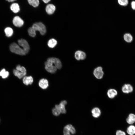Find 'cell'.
I'll return each mask as SVG.
<instances>
[{
	"label": "cell",
	"instance_id": "obj_30",
	"mask_svg": "<svg viewBox=\"0 0 135 135\" xmlns=\"http://www.w3.org/2000/svg\"><path fill=\"white\" fill-rule=\"evenodd\" d=\"M116 135H126V132L120 130H117L116 132Z\"/></svg>",
	"mask_w": 135,
	"mask_h": 135
},
{
	"label": "cell",
	"instance_id": "obj_17",
	"mask_svg": "<svg viewBox=\"0 0 135 135\" xmlns=\"http://www.w3.org/2000/svg\"><path fill=\"white\" fill-rule=\"evenodd\" d=\"M67 103V102L66 100H63L61 101L60 104L58 105L61 113L65 114L66 113V110L65 108V106Z\"/></svg>",
	"mask_w": 135,
	"mask_h": 135
},
{
	"label": "cell",
	"instance_id": "obj_8",
	"mask_svg": "<svg viewBox=\"0 0 135 135\" xmlns=\"http://www.w3.org/2000/svg\"><path fill=\"white\" fill-rule=\"evenodd\" d=\"M47 60L54 64L57 69H59L62 68V63L59 59L54 57H50L48 58Z\"/></svg>",
	"mask_w": 135,
	"mask_h": 135
},
{
	"label": "cell",
	"instance_id": "obj_28",
	"mask_svg": "<svg viewBox=\"0 0 135 135\" xmlns=\"http://www.w3.org/2000/svg\"><path fill=\"white\" fill-rule=\"evenodd\" d=\"M64 135H72L70 131L66 126H65L63 130Z\"/></svg>",
	"mask_w": 135,
	"mask_h": 135
},
{
	"label": "cell",
	"instance_id": "obj_21",
	"mask_svg": "<svg viewBox=\"0 0 135 135\" xmlns=\"http://www.w3.org/2000/svg\"><path fill=\"white\" fill-rule=\"evenodd\" d=\"M6 36L8 37H10L12 35L13 30L10 27H7L4 30Z\"/></svg>",
	"mask_w": 135,
	"mask_h": 135
},
{
	"label": "cell",
	"instance_id": "obj_20",
	"mask_svg": "<svg viewBox=\"0 0 135 135\" xmlns=\"http://www.w3.org/2000/svg\"><path fill=\"white\" fill-rule=\"evenodd\" d=\"M57 43L56 40L52 38L48 40V45L50 48H52L56 46Z\"/></svg>",
	"mask_w": 135,
	"mask_h": 135
},
{
	"label": "cell",
	"instance_id": "obj_24",
	"mask_svg": "<svg viewBox=\"0 0 135 135\" xmlns=\"http://www.w3.org/2000/svg\"><path fill=\"white\" fill-rule=\"evenodd\" d=\"M9 73L8 71H6L5 69H3L0 72V76L3 78H5L8 77Z\"/></svg>",
	"mask_w": 135,
	"mask_h": 135
},
{
	"label": "cell",
	"instance_id": "obj_13",
	"mask_svg": "<svg viewBox=\"0 0 135 135\" xmlns=\"http://www.w3.org/2000/svg\"><path fill=\"white\" fill-rule=\"evenodd\" d=\"M117 91L114 89H110L108 90L107 94L109 98L112 99L114 98L118 94Z\"/></svg>",
	"mask_w": 135,
	"mask_h": 135
},
{
	"label": "cell",
	"instance_id": "obj_27",
	"mask_svg": "<svg viewBox=\"0 0 135 135\" xmlns=\"http://www.w3.org/2000/svg\"><path fill=\"white\" fill-rule=\"evenodd\" d=\"M118 4L123 6H126L128 3V0H117Z\"/></svg>",
	"mask_w": 135,
	"mask_h": 135
},
{
	"label": "cell",
	"instance_id": "obj_29",
	"mask_svg": "<svg viewBox=\"0 0 135 135\" xmlns=\"http://www.w3.org/2000/svg\"><path fill=\"white\" fill-rule=\"evenodd\" d=\"M81 51L78 50L76 51L75 53L74 56L75 58L77 60H80V56Z\"/></svg>",
	"mask_w": 135,
	"mask_h": 135
},
{
	"label": "cell",
	"instance_id": "obj_10",
	"mask_svg": "<svg viewBox=\"0 0 135 135\" xmlns=\"http://www.w3.org/2000/svg\"><path fill=\"white\" fill-rule=\"evenodd\" d=\"M56 9L55 6L52 4H49L47 5L45 8L46 13L49 15L53 14L55 11Z\"/></svg>",
	"mask_w": 135,
	"mask_h": 135
},
{
	"label": "cell",
	"instance_id": "obj_3",
	"mask_svg": "<svg viewBox=\"0 0 135 135\" xmlns=\"http://www.w3.org/2000/svg\"><path fill=\"white\" fill-rule=\"evenodd\" d=\"M45 69L48 72L53 74L56 72L57 69L53 62L47 60L45 63Z\"/></svg>",
	"mask_w": 135,
	"mask_h": 135
},
{
	"label": "cell",
	"instance_id": "obj_15",
	"mask_svg": "<svg viewBox=\"0 0 135 135\" xmlns=\"http://www.w3.org/2000/svg\"><path fill=\"white\" fill-rule=\"evenodd\" d=\"M22 81L24 84L28 85L32 84L33 82V79L31 76H25L24 77Z\"/></svg>",
	"mask_w": 135,
	"mask_h": 135
},
{
	"label": "cell",
	"instance_id": "obj_7",
	"mask_svg": "<svg viewBox=\"0 0 135 135\" xmlns=\"http://www.w3.org/2000/svg\"><path fill=\"white\" fill-rule=\"evenodd\" d=\"M12 22L14 25L17 27H21L24 24V21L18 16H16L14 18Z\"/></svg>",
	"mask_w": 135,
	"mask_h": 135
},
{
	"label": "cell",
	"instance_id": "obj_2",
	"mask_svg": "<svg viewBox=\"0 0 135 135\" xmlns=\"http://www.w3.org/2000/svg\"><path fill=\"white\" fill-rule=\"evenodd\" d=\"M36 31H38L42 35L45 34L46 30L45 26L42 22H39L34 24L32 26Z\"/></svg>",
	"mask_w": 135,
	"mask_h": 135
},
{
	"label": "cell",
	"instance_id": "obj_25",
	"mask_svg": "<svg viewBox=\"0 0 135 135\" xmlns=\"http://www.w3.org/2000/svg\"><path fill=\"white\" fill-rule=\"evenodd\" d=\"M28 32L29 35L31 36L34 37L36 36V31L32 27L28 28Z\"/></svg>",
	"mask_w": 135,
	"mask_h": 135
},
{
	"label": "cell",
	"instance_id": "obj_33",
	"mask_svg": "<svg viewBox=\"0 0 135 135\" xmlns=\"http://www.w3.org/2000/svg\"><path fill=\"white\" fill-rule=\"evenodd\" d=\"M45 3H47L49 2L51 0H42Z\"/></svg>",
	"mask_w": 135,
	"mask_h": 135
},
{
	"label": "cell",
	"instance_id": "obj_11",
	"mask_svg": "<svg viewBox=\"0 0 135 135\" xmlns=\"http://www.w3.org/2000/svg\"><path fill=\"white\" fill-rule=\"evenodd\" d=\"M126 132L128 135L135 134V126L134 124L129 125L127 128Z\"/></svg>",
	"mask_w": 135,
	"mask_h": 135
},
{
	"label": "cell",
	"instance_id": "obj_32",
	"mask_svg": "<svg viewBox=\"0 0 135 135\" xmlns=\"http://www.w3.org/2000/svg\"><path fill=\"white\" fill-rule=\"evenodd\" d=\"M131 6L133 10H135V1H133L132 2Z\"/></svg>",
	"mask_w": 135,
	"mask_h": 135
},
{
	"label": "cell",
	"instance_id": "obj_19",
	"mask_svg": "<svg viewBox=\"0 0 135 135\" xmlns=\"http://www.w3.org/2000/svg\"><path fill=\"white\" fill-rule=\"evenodd\" d=\"M52 112L53 115L56 116H58L61 113V111L58 105L55 106V108L52 109Z\"/></svg>",
	"mask_w": 135,
	"mask_h": 135
},
{
	"label": "cell",
	"instance_id": "obj_18",
	"mask_svg": "<svg viewBox=\"0 0 135 135\" xmlns=\"http://www.w3.org/2000/svg\"><path fill=\"white\" fill-rule=\"evenodd\" d=\"M124 38L125 41L128 42H131L133 40L132 36L129 33L125 34L124 36Z\"/></svg>",
	"mask_w": 135,
	"mask_h": 135
},
{
	"label": "cell",
	"instance_id": "obj_31",
	"mask_svg": "<svg viewBox=\"0 0 135 135\" xmlns=\"http://www.w3.org/2000/svg\"><path fill=\"white\" fill-rule=\"evenodd\" d=\"M86 54L83 51H81L80 59V60H83L85 59L86 58Z\"/></svg>",
	"mask_w": 135,
	"mask_h": 135
},
{
	"label": "cell",
	"instance_id": "obj_1",
	"mask_svg": "<svg viewBox=\"0 0 135 135\" xmlns=\"http://www.w3.org/2000/svg\"><path fill=\"white\" fill-rule=\"evenodd\" d=\"M10 51L12 52L21 55H24L26 54L20 46L16 43H13L10 45Z\"/></svg>",
	"mask_w": 135,
	"mask_h": 135
},
{
	"label": "cell",
	"instance_id": "obj_12",
	"mask_svg": "<svg viewBox=\"0 0 135 135\" xmlns=\"http://www.w3.org/2000/svg\"><path fill=\"white\" fill-rule=\"evenodd\" d=\"M38 84L40 87L42 89H46L48 86V82L47 79L42 78L40 80Z\"/></svg>",
	"mask_w": 135,
	"mask_h": 135
},
{
	"label": "cell",
	"instance_id": "obj_34",
	"mask_svg": "<svg viewBox=\"0 0 135 135\" xmlns=\"http://www.w3.org/2000/svg\"><path fill=\"white\" fill-rule=\"evenodd\" d=\"M6 0L9 2H14L16 0Z\"/></svg>",
	"mask_w": 135,
	"mask_h": 135
},
{
	"label": "cell",
	"instance_id": "obj_5",
	"mask_svg": "<svg viewBox=\"0 0 135 135\" xmlns=\"http://www.w3.org/2000/svg\"><path fill=\"white\" fill-rule=\"evenodd\" d=\"M93 74L94 76L97 79H100L103 78L104 73L102 68L101 66H98L94 70Z\"/></svg>",
	"mask_w": 135,
	"mask_h": 135
},
{
	"label": "cell",
	"instance_id": "obj_23",
	"mask_svg": "<svg viewBox=\"0 0 135 135\" xmlns=\"http://www.w3.org/2000/svg\"><path fill=\"white\" fill-rule=\"evenodd\" d=\"M13 72L14 75L19 79L22 78L25 76L24 74L20 72L18 70L16 69L14 70Z\"/></svg>",
	"mask_w": 135,
	"mask_h": 135
},
{
	"label": "cell",
	"instance_id": "obj_6",
	"mask_svg": "<svg viewBox=\"0 0 135 135\" xmlns=\"http://www.w3.org/2000/svg\"><path fill=\"white\" fill-rule=\"evenodd\" d=\"M121 90L123 93L128 94L132 93L133 91L134 88L130 84H125L122 86Z\"/></svg>",
	"mask_w": 135,
	"mask_h": 135
},
{
	"label": "cell",
	"instance_id": "obj_14",
	"mask_svg": "<svg viewBox=\"0 0 135 135\" xmlns=\"http://www.w3.org/2000/svg\"><path fill=\"white\" fill-rule=\"evenodd\" d=\"M91 112L92 116L95 118L99 117L101 114L100 110L97 107L93 108Z\"/></svg>",
	"mask_w": 135,
	"mask_h": 135
},
{
	"label": "cell",
	"instance_id": "obj_4",
	"mask_svg": "<svg viewBox=\"0 0 135 135\" xmlns=\"http://www.w3.org/2000/svg\"><path fill=\"white\" fill-rule=\"evenodd\" d=\"M18 45L22 48L26 54L28 52L30 49V46L27 42L25 40L21 39L18 41Z\"/></svg>",
	"mask_w": 135,
	"mask_h": 135
},
{
	"label": "cell",
	"instance_id": "obj_26",
	"mask_svg": "<svg viewBox=\"0 0 135 135\" xmlns=\"http://www.w3.org/2000/svg\"><path fill=\"white\" fill-rule=\"evenodd\" d=\"M16 70L20 72L25 75L26 74V70L24 66H21L20 65H18L16 68Z\"/></svg>",
	"mask_w": 135,
	"mask_h": 135
},
{
	"label": "cell",
	"instance_id": "obj_16",
	"mask_svg": "<svg viewBox=\"0 0 135 135\" xmlns=\"http://www.w3.org/2000/svg\"><path fill=\"white\" fill-rule=\"evenodd\" d=\"M10 10L14 13L18 12L20 10V6L18 4L14 3L11 4L10 7Z\"/></svg>",
	"mask_w": 135,
	"mask_h": 135
},
{
	"label": "cell",
	"instance_id": "obj_22",
	"mask_svg": "<svg viewBox=\"0 0 135 135\" xmlns=\"http://www.w3.org/2000/svg\"><path fill=\"white\" fill-rule=\"evenodd\" d=\"M29 4L34 7H36L39 5L40 4L39 0H28Z\"/></svg>",
	"mask_w": 135,
	"mask_h": 135
},
{
	"label": "cell",
	"instance_id": "obj_9",
	"mask_svg": "<svg viewBox=\"0 0 135 135\" xmlns=\"http://www.w3.org/2000/svg\"><path fill=\"white\" fill-rule=\"evenodd\" d=\"M126 121L129 125L134 124L135 123V114L132 112L130 113L126 118Z\"/></svg>",
	"mask_w": 135,
	"mask_h": 135
}]
</instances>
